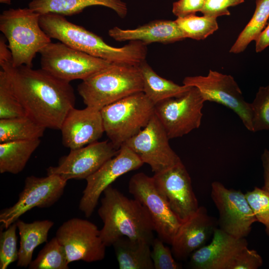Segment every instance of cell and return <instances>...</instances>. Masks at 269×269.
Returning a JSON list of instances; mask_svg holds the SVG:
<instances>
[{"label":"cell","instance_id":"obj_1","mask_svg":"<svg viewBox=\"0 0 269 269\" xmlns=\"http://www.w3.org/2000/svg\"><path fill=\"white\" fill-rule=\"evenodd\" d=\"M12 57L0 60L15 93L26 115L44 128L59 130L69 112L75 107L76 97L70 82L42 68L14 66Z\"/></svg>","mask_w":269,"mask_h":269},{"label":"cell","instance_id":"obj_2","mask_svg":"<svg viewBox=\"0 0 269 269\" xmlns=\"http://www.w3.org/2000/svg\"><path fill=\"white\" fill-rule=\"evenodd\" d=\"M39 22L51 38L112 63L138 65L145 60L147 45L141 41H130L122 47H114L99 36L68 21L64 16L54 13L40 14Z\"/></svg>","mask_w":269,"mask_h":269},{"label":"cell","instance_id":"obj_3","mask_svg":"<svg viewBox=\"0 0 269 269\" xmlns=\"http://www.w3.org/2000/svg\"><path fill=\"white\" fill-rule=\"evenodd\" d=\"M98 213L103 222L100 237L107 247L119 238L146 241L152 244L154 227L145 207L130 199L112 185L103 192Z\"/></svg>","mask_w":269,"mask_h":269},{"label":"cell","instance_id":"obj_4","mask_svg":"<svg viewBox=\"0 0 269 269\" xmlns=\"http://www.w3.org/2000/svg\"><path fill=\"white\" fill-rule=\"evenodd\" d=\"M77 91L86 107L100 111L133 94L143 91L138 65L111 63L82 80Z\"/></svg>","mask_w":269,"mask_h":269},{"label":"cell","instance_id":"obj_5","mask_svg":"<svg viewBox=\"0 0 269 269\" xmlns=\"http://www.w3.org/2000/svg\"><path fill=\"white\" fill-rule=\"evenodd\" d=\"M40 14L29 8H9L0 15V30L8 41L12 65L32 67L36 54L51 42L40 26Z\"/></svg>","mask_w":269,"mask_h":269},{"label":"cell","instance_id":"obj_6","mask_svg":"<svg viewBox=\"0 0 269 269\" xmlns=\"http://www.w3.org/2000/svg\"><path fill=\"white\" fill-rule=\"evenodd\" d=\"M100 113L105 133L119 149L147 125L154 114V105L140 92L105 106Z\"/></svg>","mask_w":269,"mask_h":269},{"label":"cell","instance_id":"obj_7","mask_svg":"<svg viewBox=\"0 0 269 269\" xmlns=\"http://www.w3.org/2000/svg\"><path fill=\"white\" fill-rule=\"evenodd\" d=\"M39 53L41 68L69 82L77 79L83 80L112 63L60 41L51 42Z\"/></svg>","mask_w":269,"mask_h":269},{"label":"cell","instance_id":"obj_8","mask_svg":"<svg viewBox=\"0 0 269 269\" xmlns=\"http://www.w3.org/2000/svg\"><path fill=\"white\" fill-rule=\"evenodd\" d=\"M182 83L197 88L205 102H216L232 110L246 128L253 132L251 103L245 101L232 76L210 70L206 76L186 77Z\"/></svg>","mask_w":269,"mask_h":269},{"label":"cell","instance_id":"obj_9","mask_svg":"<svg viewBox=\"0 0 269 269\" xmlns=\"http://www.w3.org/2000/svg\"><path fill=\"white\" fill-rule=\"evenodd\" d=\"M205 102L195 87L183 95L167 99L154 105V114L164 128L168 138H175L199 128Z\"/></svg>","mask_w":269,"mask_h":269},{"label":"cell","instance_id":"obj_10","mask_svg":"<svg viewBox=\"0 0 269 269\" xmlns=\"http://www.w3.org/2000/svg\"><path fill=\"white\" fill-rule=\"evenodd\" d=\"M128 188L148 212L158 238L171 245L182 222L157 190L152 176L137 173L130 178Z\"/></svg>","mask_w":269,"mask_h":269},{"label":"cell","instance_id":"obj_11","mask_svg":"<svg viewBox=\"0 0 269 269\" xmlns=\"http://www.w3.org/2000/svg\"><path fill=\"white\" fill-rule=\"evenodd\" d=\"M67 181L56 174L39 177L27 176L17 201L12 206L2 209L0 222L7 228L27 211L37 207L48 208L62 196Z\"/></svg>","mask_w":269,"mask_h":269},{"label":"cell","instance_id":"obj_12","mask_svg":"<svg viewBox=\"0 0 269 269\" xmlns=\"http://www.w3.org/2000/svg\"><path fill=\"white\" fill-rule=\"evenodd\" d=\"M55 237L64 247L69 264L77 261L92 263L105 258L107 247L101 238L100 230L87 220H68L58 229Z\"/></svg>","mask_w":269,"mask_h":269},{"label":"cell","instance_id":"obj_13","mask_svg":"<svg viewBox=\"0 0 269 269\" xmlns=\"http://www.w3.org/2000/svg\"><path fill=\"white\" fill-rule=\"evenodd\" d=\"M169 140L164 128L154 114L147 125L124 144L129 147L143 163L149 165L152 171L156 173L182 161L171 147Z\"/></svg>","mask_w":269,"mask_h":269},{"label":"cell","instance_id":"obj_14","mask_svg":"<svg viewBox=\"0 0 269 269\" xmlns=\"http://www.w3.org/2000/svg\"><path fill=\"white\" fill-rule=\"evenodd\" d=\"M211 197L219 212V228L237 238L247 237L257 220L245 194L214 181Z\"/></svg>","mask_w":269,"mask_h":269},{"label":"cell","instance_id":"obj_15","mask_svg":"<svg viewBox=\"0 0 269 269\" xmlns=\"http://www.w3.org/2000/svg\"><path fill=\"white\" fill-rule=\"evenodd\" d=\"M143 164L129 147L122 145L116 156L86 179V186L79 205L80 211L86 217H90L101 195L108 186L121 176L139 168Z\"/></svg>","mask_w":269,"mask_h":269},{"label":"cell","instance_id":"obj_16","mask_svg":"<svg viewBox=\"0 0 269 269\" xmlns=\"http://www.w3.org/2000/svg\"><path fill=\"white\" fill-rule=\"evenodd\" d=\"M110 140L96 141L83 147L70 149L62 157L57 166L47 169V174H56L68 181L86 179L107 161L119 152Z\"/></svg>","mask_w":269,"mask_h":269},{"label":"cell","instance_id":"obj_17","mask_svg":"<svg viewBox=\"0 0 269 269\" xmlns=\"http://www.w3.org/2000/svg\"><path fill=\"white\" fill-rule=\"evenodd\" d=\"M152 177L157 190L182 222L198 209L190 176L182 161L154 173Z\"/></svg>","mask_w":269,"mask_h":269},{"label":"cell","instance_id":"obj_18","mask_svg":"<svg viewBox=\"0 0 269 269\" xmlns=\"http://www.w3.org/2000/svg\"><path fill=\"white\" fill-rule=\"evenodd\" d=\"M247 247L245 238L234 237L217 228L211 242L190 255V266L194 269H231L238 253Z\"/></svg>","mask_w":269,"mask_h":269},{"label":"cell","instance_id":"obj_19","mask_svg":"<svg viewBox=\"0 0 269 269\" xmlns=\"http://www.w3.org/2000/svg\"><path fill=\"white\" fill-rule=\"evenodd\" d=\"M60 130L63 144L70 149L97 141L105 133L100 111L88 107L72 109Z\"/></svg>","mask_w":269,"mask_h":269},{"label":"cell","instance_id":"obj_20","mask_svg":"<svg viewBox=\"0 0 269 269\" xmlns=\"http://www.w3.org/2000/svg\"><path fill=\"white\" fill-rule=\"evenodd\" d=\"M217 222L204 206L183 221L171 243V251L177 259L183 260L206 243L217 228Z\"/></svg>","mask_w":269,"mask_h":269},{"label":"cell","instance_id":"obj_21","mask_svg":"<svg viewBox=\"0 0 269 269\" xmlns=\"http://www.w3.org/2000/svg\"><path fill=\"white\" fill-rule=\"evenodd\" d=\"M108 34L117 41H139L146 45L155 42L168 44L186 38L175 20L165 19L154 20L132 29L115 26Z\"/></svg>","mask_w":269,"mask_h":269},{"label":"cell","instance_id":"obj_22","mask_svg":"<svg viewBox=\"0 0 269 269\" xmlns=\"http://www.w3.org/2000/svg\"><path fill=\"white\" fill-rule=\"evenodd\" d=\"M95 5L111 8L121 18L128 12L127 4L121 0H32L28 3L29 8L40 14L54 13L64 16L78 14Z\"/></svg>","mask_w":269,"mask_h":269},{"label":"cell","instance_id":"obj_23","mask_svg":"<svg viewBox=\"0 0 269 269\" xmlns=\"http://www.w3.org/2000/svg\"><path fill=\"white\" fill-rule=\"evenodd\" d=\"M16 223L20 237L17 266L27 268L32 261L35 248L47 242L49 231L54 223L49 220L26 223L20 219Z\"/></svg>","mask_w":269,"mask_h":269},{"label":"cell","instance_id":"obj_24","mask_svg":"<svg viewBox=\"0 0 269 269\" xmlns=\"http://www.w3.org/2000/svg\"><path fill=\"white\" fill-rule=\"evenodd\" d=\"M112 246L120 269H154L149 242L123 237Z\"/></svg>","mask_w":269,"mask_h":269},{"label":"cell","instance_id":"obj_25","mask_svg":"<svg viewBox=\"0 0 269 269\" xmlns=\"http://www.w3.org/2000/svg\"><path fill=\"white\" fill-rule=\"evenodd\" d=\"M138 67L142 79V92L154 105L167 99L179 97L191 88L184 85H179L160 77L145 60L141 62Z\"/></svg>","mask_w":269,"mask_h":269},{"label":"cell","instance_id":"obj_26","mask_svg":"<svg viewBox=\"0 0 269 269\" xmlns=\"http://www.w3.org/2000/svg\"><path fill=\"white\" fill-rule=\"evenodd\" d=\"M40 143V139L0 143V173L21 172Z\"/></svg>","mask_w":269,"mask_h":269},{"label":"cell","instance_id":"obj_27","mask_svg":"<svg viewBox=\"0 0 269 269\" xmlns=\"http://www.w3.org/2000/svg\"><path fill=\"white\" fill-rule=\"evenodd\" d=\"M45 129L26 115L0 119V143L40 139Z\"/></svg>","mask_w":269,"mask_h":269},{"label":"cell","instance_id":"obj_28","mask_svg":"<svg viewBox=\"0 0 269 269\" xmlns=\"http://www.w3.org/2000/svg\"><path fill=\"white\" fill-rule=\"evenodd\" d=\"M269 19V0H256V8L250 20L242 30L229 52L239 54L245 50L265 28Z\"/></svg>","mask_w":269,"mask_h":269},{"label":"cell","instance_id":"obj_29","mask_svg":"<svg viewBox=\"0 0 269 269\" xmlns=\"http://www.w3.org/2000/svg\"><path fill=\"white\" fill-rule=\"evenodd\" d=\"M68 264L65 250L55 237L46 243L28 267L30 269H68Z\"/></svg>","mask_w":269,"mask_h":269},{"label":"cell","instance_id":"obj_30","mask_svg":"<svg viewBox=\"0 0 269 269\" xmlns=\"http://www.w3.org/2000/svg\"><path fill=\"white\" fill-rule=\"evenodd\" d=\"M186 38L200 40L212 34L219 28L217 18L191 14L175 20Z\"/></svg>","mask_w":269,"mask_h":269},{"label":"cell","instance_id":"obj_31","mask_svg":"<svg viewBox=\"0 0 269 269\" xmlns=\"http://www.w3.org/2000/svg\"><path fill=\"white\" fill-rule=\"evenodd\" d=\"M5 71H0V119L26 115Z\"/></svg>","mask_w":269,"mask_h":269},{"label":"cell","instance_id":"obj_32","mask_svg":"<svg viewBox=\"0 0 269 269\" xmlns=\"http://www.w3.org/2000/svg\"><path fill=\"white\" fill-rule=\"evenodd\" d=\"M253 132L269 131V86H261L251 103Z\"/></svg>","mask_w":269,"mask_h":269},{"label":"cell","instance_id":"obj_33","mask_svg":"<svg viewBox=\"0 0 269 269\" xmlns=\"http://www.w3.org/2000/svg\"><path fill=\"white\" fill-rule=\"evenodd\" d=\"M16 222L0 234V269H6L18 259Z\"/></svg>","mask_w":269,"mask_h":269},{"label":"cell","instance_id":"obj_34","mask_svg":"<svg viewBox=\"0 0 269 269\" xmlns=\"http://www.w3.org/2000/svg\"><path fill=\"white\" fill-rule=\"evenodd\" d=\"M245 195L257 222L264 225L269 236V194L262 187H255Z\"/></svg>","mask_w":269,"mask_h":269},{"label":"cell","instance_id":"obj_35","mask_svg":"<svg viewBox=\"0 0 269 269\" xmlns=\"http://www.w3.org/2000/svg\"><path fill=\"white\" fill-rule=\"evenodd\" d=\"M159 238L153 239L151 256L154 269H179L180 266L175 261L172 251L165 246Z\"/></svg>","mask_w":269,"mask_h":269},{"label":"cell","instance_id":"obj_36","mask_svg":"<svg viewBox=\"0 0 269 269\" xmlns=\"http://www.w3.org/2000/svg\"><path fill=\"white\" fill-rule=\"evenodd\" d=\"M263 264V258L258 252L247 247L238 253L231 269H257Z\"/></svg>","mask_w":269,"mask_h":269},{"label":"cell","instance_id":"obj_37","mask_svg":"<svg viewBox=\"0 0 269 269\" xmlns=\"http://www.w3.org/2000/svg\"><path fill=\"white\" fill-rule=\"evenodd\" d=\"M245 0H205L201 11L204 15L217 18L222 15H230L228 8L244 2Z\"/></svg>","mask_w":269,"mask_h":269},{"label":"cell","instance_id":"obj_38","mask_svg":"<svg viewBox=\"0 0 269 269\" xmlns=\"http://www.w3.org/2000/svg\"><path fill=\"white\" fill-rule=\"evenodd\" d=\"M205 0H178L173 3L172 11L177 17L195 14L202 10Z\"/></svg>","mask_w":269,"mask_h":269},{"label":"cell","instance_id":"obj_39","mask_svg":"<svg viewBox=\"0 0 269 269\" xmlns=\"http://www.w3.org/2000/svg\"><path fill=\"white\" fill-rule=\"evenodd\" d=\"M255 41L256 52H260L269 46V19L265 28Z\"/></svg>","mask_w":269,"mask_h":269},{"label":"cell","instance_id":"obj_40","mask_svg":"<svg viewBox=\"0 0 269 269\" xmlns=\"http://www.w3.org/2000/svg\"><path fill=\"white\" fill-rule=\"evenodd\" d=\"M261 160L264 169V184L262 187L269 194V149H265L262 154Z\"/></svg>","mask_w":269,"mask_h":269},{"label":"cell","instance_id":"obj_41","mask_svg":"<svg viewBox=\"0 0 269 269\" xmlns=\"http://www.w3.org/2000/svg\"><path fill=\"white\" fill-rule=\"evenodd\" d=\"M0 2L1 3L7 4H11L10 0H0Z\"/></svg>","mask_w":269,"mask_h":269}]
</instances>
